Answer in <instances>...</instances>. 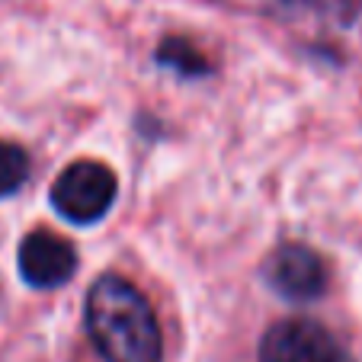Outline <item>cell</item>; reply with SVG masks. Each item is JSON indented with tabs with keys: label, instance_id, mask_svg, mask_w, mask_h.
Listing matches in <instances>:
<instances>
[{
	"label": "cell",
	"instance_id": "obj_3",
	"mask_svg": "<svg viewBox=\"0 0 362 362\" xmlns=\"http://www.w3.org/2000/svg\"><path fill=\"white\" fill-rule=\"evenodd\" d=\"M260 362H353V356L317 321L286 317L263 334Z\"/></svg>",
	"mask_w": 362,
	"mask_h": 362
},
{
	"label": "cell",
	"instance_id": "obj_7",
	"mask_svg": "<svg viewBox=\"0 0 362 362\" xmlns=\"http://www.w3.org/2000/svg\"><path fill=\"white\" fill-rule=\"evenodd\" d=\"M29 177V158L20 144L0 141V199L13 196Z\"/></svg>",
	"mask_w": 362,
	"mask_h": 362
},
{
	"label": "cell",
	"instance_id": "obj_1",
	"mask_svg": "<svg viewBox=\"0 0 362 362\" xmlns=\"http://www.w3.org/2000/svg\"><path fill=\"white\" fill-rule=\"evenodd\" d=\"M83 324L106 362H160L164 337L158 315L141 288L122 276L106 273L90 286Z\"/></svg>",
	"mask_w": 362,
	"mask_h": 362
},
{
	"label": "cell",
	"instance_id": "obj_6",
	"mask_svg": "<svg viewBox=\"0 0 362 362\" xmlns=\"http://www.w3.org/2000/svg\"><path fill=\"white\" fill-rule=\"evenodd\" d=\"M158 62L164 64V68L183 74V77H196V74H205V71H209L205 55L196 45H189L186 39H164L158 48Z\"/></svg>",
	"mask_w": 362,
	"mask_h": 362
},
{
	"label": "cell",
	"instance_id": "obj_4",
	"mask_svg": "<svg viewBox=\"0 0 362 362\" xmlns=\"http://www.w3.org/2000/svg\"><path fill=\"white\" fill-rule=\"evenodd\" d=\"M20 276L33 288H62L77 273V250L62 234L35 228L20 244Z\"/></svg>",
	"mask_w": 362,
	"mask_h": 362
},
{
	"label": "cell",
	"instance_id": "obj_2",
	"mask_svg": "<svg viewBox=\"0 0 362 362\" xmlns=\"http://www.w3.org/2000/svg\"><path fill=\"white\" fill-rule=\"evenodd\" d=\"M116 173L100 160H74L68 164L58 180L52 183V205L71 225H96L100 218H106L116 202Z\"/></svg>",
	"mask_w": 362,
	"mask_h": 362
},
{
	"label": "cell",
	"instance_id": "obj_5",
	"mask_svg": "<svg viewBox=\"0 0 362 362\" xmlns=\"http://www.w3.org/2000/svg\"><path fill=\"white\" fill-rule=\"evenodd\" d=\"M267 279L282 298L311 301L327 288V267L308 244H282L267 263Z\"/></svg>",
	"mask_w": 362,
	"mask_h": 362
}]
</instances>
